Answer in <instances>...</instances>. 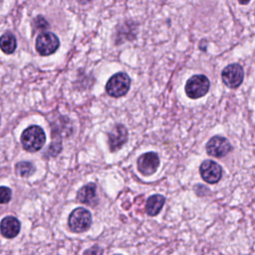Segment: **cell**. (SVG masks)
I'll return each mask as SVG.
<instances>
[{
  "label": "cell",
  "instance_id": "1",
  "mask_svg": "<svg viewBox=\"0 0 255 255\" xmlns=\"http://www.w3.org/2000/svg\"><path fill=\"white\" fill-rule=\"evenodd\" d=\"M73 133V125L69 118L61 116L52 125V138H56V141L52 142L47 149L48 156H56L62 150L61 139L63 137H68Z\"/></svg>",
  "mask_w": 255,
  "mask_h": 255
},
{
  "label": "cell",
  "instance_id": "2",
  "mask_svg": "<svg viewBox=\"0 0 255 255\" xmlns=\"http://www.w3.org/2000/svg\"><path fill=\"white\" fill-rule=\"evenodd\" d=\"M20 140L25 150L36 152L44 146L46 142V133L41 127L33 125L22 131Z\"/></svg>",
  "mask_w": 255,
  "mask_h": 255
},
{
  "label": "cell",
  "instance_id": "3",
  "mask_svg": "<svg viewBox=\"0 0 255 255\" xmlns=\"http://www.w3.org/2000/svg\"><path fill=\"white\" fill-rule=\"evenodd\" d=\"M130 88V78L124 72L113 75L106 84V92L113 98H121L128 92Z\"/></svg>",
  "mask_w": 255,
  "mask_h": 255
},
{
  "label": "cell",
  "instance_id": "4",
  "mask_svg": "<svg viewBox=\"0 0 255 255\" xmlns=\"http://www.w3.org/2000/svg\"><path fill=\"white\" fill-rule=\"evenodd\" d=\"M210 88V82L205 75H194L190 77L184 86V91L189 99H200L205 96Z\"/></svg>",
  "mask_w": 255,
  "mask_h": 255
},
{
  "label": "cell",
  "instance_id": "5",
  "mask_svg": "<svg viewBox=\"0 0 255 255\" xmlns=\"http://www.w3.org/2000/svg\"><path fill=\"white\" fill-rule=\"evenodd\" d=\"M68 224L70 229L75 233L85 232L92 225V214L84 207L75 208L69 215Z\"/></svg>",
  "mask_w": 255,
  "mask_h": 255
},
{
  "label": "cell",
  "instance_id": "6",
  "mask_svg": "<svg viewBox=\"0 0 255 255\" xmlns=\"http://www.w3.org/2000/svg\"><path fill=\"white\" fill-rule=\"evenodd\" d=\"M60 46L58 36L52 32H43L38 35L35 43L36 51L41 56H50L54 54Z\"/></svg>",
  "mask_w": 255,
  "mask_h": 255
},
{
  "label": "cell",
  "instance_id": "7",
  "mask_svg": "<svg viewBox=\"0 0 255 255\" xmlns=\"http://www.w3.org/2000/svg\"><path fill=\"white\" fill-rule=\"evenodd\" d=\"M222 82L230 89L238 88L244 79V71L241 65L237 63L226 66L221 72Z\"/></svg>",
  "mask_w": 255,
  "mask_h": 255
},
{
  "label": "cell",
  "instance_id": "8",
  "mask_svg": "<svg viewBox=\"0 0 255 255\" xmlns=\"http://www.w3.org/2000/svg\"><path fill=\"white\" fill-rule=\"evenodd\" d=\"M206 152L213 157H224L232 150L229 140L221 135L212 136L206 143Z\"/></svg>",
  "mask_w": 255,
  "mask_h": 255
},
{
  "label": "cell",
  "instance_id": "9",
  "mask_svg": "<svg viewBox=\"0 0 255 255\" xmlns=\"http://www.w3.org/2000/svg\"><path fill=\"white\" fill-rule=\"evenodd\" d=\"M199 173L205 182L215 184L222 177V168L214 160L206 159L201 162L199 166Z\"/></svg>",
  "mask_w": 255,
  "mask_h": 255
},
{
  "label": "cell",
  "instance_id": "10",
  "mask_svg": "<svg viewBox=\"0 0 255 255\" xmlns=\"http://www.w3.org/2000/svg\"><path fill=\"white\" fill-rule=\"evenodd\" d=\"M128 133L127 128L122 124L115 125L108 133V143L111 151H117L128 141Z\"/></svg>",
  "mask_w": 255,
  "mask_h": 255
},
{
  "label": "cell",
  "instance_id": "11",
  "mask_svg": "<svg viewBox=\"0 0 255 255\" xmlns=\"http://www.w3.org/2000/svg\"><path fill=\"white\" fill-rule=\"evenodd\" d=\"M138 171L144 175L149 176L155 173L159 166V156L156 152L149 151L141 154L136 161Z\"/></svg>",
  "mask_w": 255,
  "mask_h": 255
},
{
  "label": "cell",
  "instance_id": "12",
  "mask_svg": "<svg viewBox=\"0 0 255 255\" xmlns=\"http://www.w3.org/2000/svg\"><path fill=\"white\" fill-rule=\"evenodd\" d=\"M77 200L90 206H96L98 203L97 186L94 182H90L80 188L77 193Z\"/></svg>",
  "mask_w": 255,
  "mask_h": 255
},
{
  "label": "cell",
  "instance_id": "13",
  "mask_svg": "<svg viewBox=\"0 0 255 255\" xmlns=\"http://www.w3.org/2000/svg\"><path fill=\"white\" fill-rule=\"evenodd\" d=\"M21 229L20 221L14 216H6L0 222V232L5 238L16 237Z\"/></svg>",
  "mask_w": 255,
  "mask_h": 255
},
{
  "label": "cell",
  "instance_id": "14",
  "mask_svg": "<svg viewBox=\"0 0 255 255\" xmlns=\"http://www.w3.org/2000/svg\"><path fill=\"white\" fill-rule=\"evenodd\" d=\"M164 202L165 198L160 194H153L149 196L145 203V212L149 216L157 215L163 207Z\"/></svg>",
  "mask_w": 255,
  "mask_h": 255
},
{
  "label": "cell",
  "instance_id": "15",
  "mask_svg": "<svg viewBox=\"0 0 255 255\" xmlns=\"http://www.w3.org/2000/svg\"><path fill=\"white\" fill-rule=\"evenodd\" d=\"M17 48V40L13 33L5 32L0 37V49L3 53L10 55L15 52Z\"/></svg>",
  "mask_w": 255,
  "mask_h": 255
},
{
  "label": "cell",
  "instance_id": "16",
  "mask_svg": "<svg viewBox=\"0 0 255 255\" xmlns=\"http://www.w3.org/2000/svg\"><path fill=\"white\" fill-rule=\"evenodd\" d=\"M15 171L22 177H28L35 172V166L30 161H19L15 165Z\"/></svg>",
  "mask_w": 255,
  "mask_h": 255
},
{
  "label": "cell",
  "instance_id": "17",
  "mask_svg": "<svg viewBox=\"0 0 255 255\" xmlns=\"http://www.w3.org/2000/svg\"><path fill=\"white\" fill-rule=\"evenodd\" d=\"M12 190L7 186H0V204H6L11 200Z\"/></svg>",
  "mask_w": 255,
  "mask_h": 255
},
{
  "label": "cell",
  "instance_id": "18",
  "mask_svg": "<svg viewBox=\"0 0 255 255\" xmlns=\"http://www.w3.org/2000/svg\"><path fill=\"white\" fill-rule=\"evenodd\" d=\"M33 27H34V32L37 30H44L49 28V23L45 20V18L43 16H37L34 20H33Z\"/></svg>",
  "mask_w": 255,
  "mask_h": 255
},
{
  "label": "cell",
  "instance_id": "19",
  "mask_svg": "<svg viewBox=\"0 0 255 255\" xmlns=\"http://www.w3.org/2000/svg\"><path fill=\"white\" fill-rule=\"evenodd\" d=\"M0 5H1V2H0Z\"/></svg>",
  "mask_w": 255,
  "mask_h": 255
}]
</instances>
